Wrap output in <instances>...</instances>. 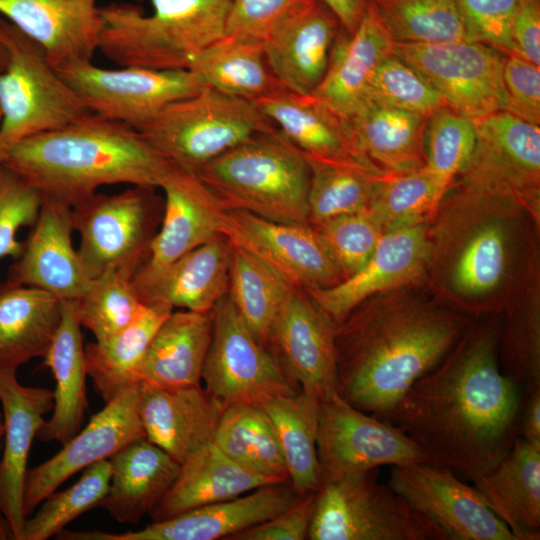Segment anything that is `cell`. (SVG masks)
Returning <instances> with one entry per match:
<instances>
[{"label":"cell","mask_w":540,"mask_h":540,"mask_svg":"<svg viewBox=\"0 0 540 540\" xmlns=\"http://www.w3.org/2000/svg\"><path fill=\"white\" fill-rule=\"evenodd\" d=\"M0 402L5 424L4 453L0 461V511L8 520L14 540H20L26 517L23 488L31 444L54 407V392L20 384L16 371L0 368Z\"/></svg>","instance_id":"484cf974"},{"label":"cell","mask_w":540,"mask_h":540,"mask_svg":"<svg viewBox=\"0 0 540 540\" xmlns=\"http://www.w3.org/2000/svg\"><path fill=\"white\" fill-rule=\"evenodd\" d=\"M540 66L517 53L505 55L503 83L508 112L535 125L540 124Z\"/></svg>","instance_id":"9f6ffc18"},{"label":"cell","mask_w":540,"mask_h":540,"mask_svg":"<svg viewBox=\"0 0 540 540\" xmlns=\"http://www.w3.org/2000/svg\"><path fill=\"white\" fill-rule=\"evenodd\" d=\"M5 424L3 419V414L0 412V440L4 436Z\"/></svg>","instance_id":"e7e4bbea"},{"label":"cell","mask_w":540,"mask_h":540,"mask_svg":"<svg viewBox=\"0 0 540 540\" xmlns=\"http://www.w3.org/2000/svg\"><path fill=\"white\" fill-rule=\"evenodd\" d=\"M393 53L419 72L464 117L477 120L507 110L505 53L471 41L394 43Z\"/></svg>","instance_id":"5bb4252c"},{"label":"cell","mask_w":540,"mask_h":540,"mask_svg":"<svg viewBox=\"0 0 540 540\" xmlns=\"http://www.w3.org/2000/svg\"><path fill=\"white\" fill-rule=\"evenodd\" d=\"M232 246L219 236L163 266L143 263L132 282L144 305L210 312L228 293Z\"/></svg>","instance_id":"603a6c76"},{"label":"cell","mask_w":540,"mask_h":540,"mask_svg":"<svg viewBox=\"0 0 540 540\" xmlns=\"http://www.w3.org/2000/svg\"><path fill=\"white\" fill-rule=\"evenodd\" d=\"M304 495L290 483L258 487L235 498L187 510L124 533L62 530L60 540H216L233 535L289 508Z\"/></svg>","instance_id":"ac0fdd59"},{"label":"cell","mask_w":540,"mask_h":540,"mask_svg":"<svg viewBox=\"0 0 540 540\" xmlns=\"http://www.w3.org/2000/svg\"><path fill=\"white\" fill-rule=\"evenodd\" d=\"M194 173L226 211L309 224V165L277 127L252 136Z\"/></svg>","instance_id":"8992f818"},{"label":"cell","mask_w":540,"mask_h":540,"mask_svg":"<svg viewBox=\"0 0 540 540\" xmlns=\"http://www.w3.org/2000/svg\"><path fill=\"white\" fill-rule=\"evenodd\" d=\"M473 481L516 540L540 539V442L516 437L506 456Z\"/></svg>","instance_id":"f546056e"},{"label":"cell","mask_w":540,"mask_h":540,"mask_svg":"<svg viewBox=\"0 0 540 540\" xmlns=\"http://www.w3.org/2000/svg\"><path fill=\"white\" fill-rule=\"evenodd\" d=\"M111 479V466L101 460L83 470L79 480L69 488L52 492L40 508L26 517L20 540H46L85 512L100 506Z\"/></svg>","instance_id":"7dc6e473"},{"label":"cell","mask_w":540,"mask_h":540,"mask_svg":"<svg viewBox=\"0 0 540 540\" xmlns=\"http://www.w3.org/2000/svg\"><path fill=\"white\" fill-rule=\"evenodd\" d=\"M211 339L202 371L205 389L223 407L260 404L295 389L277 359L247 326L228 294L211 310Z\"/></svg>","instance_id":"7c38bea8"},{"label":"cell","mask_w":540,"mask_h":540,"mask_svg":"<svg viewBox=\"0 0 540 540\" xmlns=\"http://www.w3.org/2000/svg\"><path fill=\"white\" fill-rule=\"evenodd\" d=\"M273 483L282 482L249 471L211 442L180 464L177 478L150 516L153 521L165 520Z\"/></svg>","instance_id":"e575fe53"},{"label":"cell","mask_w":540,"mask_h":540,"mask_svg":"<svg viewBox=\"0 0 540 540\" xmlns=\"http://www.w3.org/2000/svg\"><path fill=\"white\" fill-rule=\"evenodd\" d=\"M111 479L100 506L117 522L137 524L150 514L178 476L180 464L146 437L108 459Z\"/></svg>","instance_id":"1f68e13d"},{"label":"cell","mask_w":540,"mask_h":540,"mask_svg":"<svg viewBox=\"0 0 540 540\" xmlns=\"http://www.w3.org/2000/svg\"><path fill=\"white\" fill-rule=\"evenodd\" d=\"M0 15L38 43L55 69L92 61L104 25L98 0H0Z\"/></svg>","instance_id":"d4e9b609"},{"label":"cell","mask_w":540,"mask_h":540,"mask_svg":"<svg viewBox=\"0 0 540 540\" xmlns=\"http://www.w3.org/2000/svg\"><path fill=\"white\" fill-rule=\"evenodd\" d=\"M303 155L310 169L307 204L311 226L370 206L384 175L357 163Z\"/></svg>","instance_id":"7bdbcfd3"},{"label":"cell","mask_w":540,"mask_h":540,"mask_svg":"<svg viewBox=\"0 0 540 540\" xmlns=\"http://www.w3.org/2000/svg\"><path fill=\"white\" fill-rule=\"evenodd\" d=\"M514 53L540 66V2L520 0L512 24Z\"/></svg>","instance_id":"680465c9"},{"label":"cell","mask_w":540,"mask_h":540,"mask_svg":"<svg viewBox=\"0 0 540 540\" xmlns=\"http://www.w3.org/2000/svg\"><path fill=\"white\" fill-rule=\"evenodd\" d=\"M61 321V301L52 294L6 280L0 283V368L17 370L44 357Z\"/></svg>","instance_id":"d590c367"},{"label":"cell","mask_w":540,"mask_h":540,"mask_svg":"<svg viewBox=\"0 0 540 540\" xmlns=\"http://www.w3.org/2000/svg\"><path fill=\"white\" fill-rule=\"evenodd\" d=\"M378 468L323 482L316 491L310 540H447L388 484Z\"/></svg>","instance_id":"ba28073f"},{"label":"cell","mask_w":540,"mask_h":540,"mask_svg":"<svg viewBox=\"0 0 540 540\" xmlns=\"http://www.w3.org/2000/svg\"><path fill=\"white\" fill-rule=\"evenodd\" d=\"M150 2V15L128 2L100 6L98 50L120 67L188 69L199 52L224 36L230 0Z\"/></svg>","instance_id":"5b68a950"},{"label":"cell","mask_w":540,"mask_h":540,"mask_svg":"<svg viewBox=\"0 0 540 540\" xmlns=\"http://www.w3.org/2000/svg\"><path fill=\"white\" fill-rule=\"evenodd\" d=\"M139 394L140 382L107 402L58 453L27 469L23 488L25 517L75 473L109 459L128 443L146 437L139 417Z\"/></svg>","instance_id":"d6986e66"},{"label":"cell","mask_w":540,"mask_h":540,"mask_svg":"<svg viewBox=\"0 0 540 540\" xmlns=\"http://www.w3.org/2000/svg\"><path fill=\"white\" fill-rule=\"evenodd\" d=\"M254 102L304 154L357 163L377 172L361 152L350 120L315 95L282 87Z\"/></svg>","instance_id":"f1b7e54d"},{"label":"cell","mask_w":540,"mask_h":540,"mask_svg":"<svg viewBox=\"0 0 540 540\" xmlns=\"http://www.w3.org/2000/svg\"><path fill=\"white\" fill-rule=\"evenodd\" d=\"M367 4L394 43L467 41L455 0H367Z\"/></svg>","instance_id":"ee69618b"},{"label":"cell","mask_w":540,"mask_h":540,"mask_svg":"<svg viewBox=\"0 0 540 540\" xmlns=\"http://www.w3.org/2000/svg\"><path fill=\"white\" fill-rule=\"evenodd\" d=\"M366 102L423 116L447 105L443 96L419 72L394 53L375 69L366 90Z\"/></svg>","instance_id":"f907efd6"},{"label":"cell","mask_w":540,"mask_h":540,"mask_svg":"<svg viewBox=\"0 0 540 540\" xmlns=\"http://www.w3.org/2000/svg\"><path fill=\"white\" fill-rule=\"evenodd\" d=\"M443 194L424 166L409 173L382 176L368 208L387 232L429 222Z\"/></svg>","instance_id":"bcb514c9"},{"label":"cell","mask_w":540,"mask_h":540,"mask_svg":"<svg viewBox=\"0 0 540 540\" xmlns=\"http://www.w3.org/2000/svg\"><path fill=\"white\" fill-rule=\"evenodd\" d=\"M338 18L342 28L352 33L364 14L367 0H320Z\"/></svg>","instance_id":"94428289"},{"label":"cell","mask_w":540,"mask_h":540,"mask_svg":"<svg viewBox=\"0 0 540 540\" xmlns=\"http://www.w3.org/2000/svg\"><path fill=\"white\" fill-rule=\"evenodd\" d=\"M1 120H2V112H1V109H0V124H1Z\"/></svg>","instance_id":"03108f58"},{"label":"cell","mask_w":540,"mask_h":540,"mask_svg":"<svg viewBox=\"0 0 540 540\" xmlns=\"http://www.w3.org/2000/svg\"><path fill=\"white\" fill-rule=\"evenodd\" d=\"M467 41L480 42L505 54L514 52L512 24L520 0H455Z\"/></svg>","instance_id":"db71d44e"},{"label":"cell","mask_w":540,"mask_h":540,"mask_svg":"<svg viewBox=\"0 0 540 540\" xmlns=\"http://www.w3.org/2000/svg\"><path fill=\"white\" fill-rule=\"evenodd\" d=\"M276 126L252 100L206 85L164 107L138 131L171 164L195 172Z\"/></svg>","instance_id":"52a82bcc"},{"label":"cell","mask_w":540,"mask_h":540,"mask_svg":"<svg viewBox=\"0 0 540 540\" xmlns=\"http://www.w3.org/2000/svg\"><path fill=\"white\" fill-rule=\"evenodd\" d=\"M539 230L519 201L453 182L428 222L421 287L472 319L503 314L540 277Z\"/></svg>","instance_id":"7a4b0ae2"},{"label":"cell","mask_w":540,"mask_h":540,"mask_svg":"<svg viewBox=\"0 0 540 540\" xmlns=\"http://www.w3.org/2000/svg\"><path fill=\"white\" fill-rule=\"evenodd\" d=\"M502 314L473 320L450 352L399 401L392 424L430 463L474 480L510 451L522 388L499 363Z\"/></svg>","instance_id":"6da1fadb"},{"label":"cell","mask_w":540,"mask_h":540,"mask_svg":"<svg viewBox=\"0 0 540 540\" xmlns=\"http://www.w3.org/2000/svg\"><path fill=\"white\" fill-rule=\"evenodd\" d=\"M387 484L447 540H516L478 491L447 468L428 462L391 466Z\"/></svg>","instance_id":"e0dca14e"},{"label":"cell","mask_w":540,"mask_h":540,"mask_svg":"<svg viewBox=\"0 0 540 540\" xmlns=\"http://www.w3.org/2000/svg\"><path fill=\"white\" fill-rule=\"evenodd\" d=\"M315 500L316 492L306 494L284 511L233 535L229 540L307 539Z\"/></svg>","instance_id":"6f0895ef"},{"label":"cell","mask_w":540,"mask_h":540,"mask_svg":"<svg viewBox=\"0 0 540 540\" xmlns=\"http://www.w3.org/2000/svg\"><path fill=\"white\" fill-rule=\"evenodd\" d=\"M188 69L204 84L252 101L283 87L267 64L262 43L229 35L199 52Z\"/></svg>","instance_id":"ab89813d"},{"label":"cell","mask_w":540,"mask_h":540,"mask_svg":"<svg viewBox=\"0 0 540 540\" xmlns=\"http://www.w3.org/2000/svg\"><path fill=\"white\" fill-rule=\"evenodd\" d=\"M221 234L260 259L294 288L326 289L343 280L310 224L275 222L245 211H226Z\"/></svg>","instance_id":"2e32d148"},{"label":"cell","mask_w":540,"mask_h":540,"mask_svg":"<svg viewBox=\"0 0 540 540\" xmlns=\"http://www.w3.org/2000/svg\"><path fill=\"white\" fill-rule=\"evenodd\" d=\"M498 356L503 374L521 388L540 385V277L502 314Z\"/></svg>","instance_id":"f6af8a7d"},{"label":"cell","mask_w":540,"mask_h":540,"mask_svg":"<svg viewBox=\"0 0 540 540\" xmlns=\"http://www.w3.org/2000/svg\"><path fill=\"white\" fill-rule=\"evenodd\" d=\"M211 332V311L173 310L147 348L139 382L166 389L200 385Z\"/></svg>","instance_id":"836d02e7"},{"label":"cell","mask_w":540,"mask_h":540,"mask_svg":"<svg viewBox=\"0 0 540 540\" xmlns=\"http://www.w3.org/2000/svg\"><path fill=\"white\" fill-rule=\"evenodd\" d=\"M276 433L290 484L300 494L321 486L317 455L320 401L302 391L273 396L258 404Z\"/></svg>","instance_id":"74e56055"},{"label":"cell","mask_w":540,"mask_h":540,"mask_svg":"<svg viewBox=\"0 0 540 540\" xmlns=\"http://www.w3.org/2000/svg\"><path fill=\"white\" fill-rule=\"evenodd\" d=\"M473 152L454 182L523 204L540 221V127L506 110L475 120Z\"/></svg>","instance_id":"4fadbf2b"},{"label":"cell","mask_w":540,"mask_h":540,"mask_svg":"<svg viewBox=\"0 0 540 540\" xmlns=\"http://www.w3.org/2000/svg\"><path fill=\"white\" fill-rule=\"evenodd\" d=\"M339 268L343 280L361 269L385 230L369 208L313 226Z\"/></svg>","instance_id":"816d5d0a"},{"label":"cell","mask_w":540,"mask_h":540,"mask_svg":"<svg viewBox=\"0 0 540 540\" xmlns=\"http://www.w3.org/2000/svg\"><path fill=\"white\" fill-rule=\"evenodd\" d=\"M2 165L70 207L103 185L160 188L172 168L138 130L93 113L20 141Z\"/></svg>","instance_id":"277c9868"},{"label":"cell","mask_w":540,"mask_h":540,"mask_svg":"<svg viewBox=\"0 0 540 540\" xmlns=\"http://www.w3.org/2000/svg\"><path fill=\"white\" fill-rule=\"evenodd\" d=\"M56 380L51 418L38 430L41 441L64 445L81 429L88 408L84 345L77 315V300L61 301V321L43 357Z\"/></svg>","instance_id":"d6a6232c"},{"label":"cell","mask_w":540,"mask_h":540,"mask_svg":"<svg viewBox=\"0 0 540 540\" xmlns=\"http://www.w3.org/2000/svg\"><path fill=\"white\" fill-rule=\"evenodd\" d=\"M7 20L0 15V72L4 70L8 62V49L6 45Z\"/></svg>","instance_id":"6125c7cd"},{"label":"cell","mask_w":540,"mask_h":540,"mask_svg":"<svg viewBox=\"0 0 540 540\" xmlns=\"http://www.w3.org/2000/svg\"><path fill=\"white\" fill-rule=\"evenodd\" d=\"M133 273L111 269L90 280L77 300L80 325L103 341L127 327L143 309Z\"/></svg>","instance_id":"c3c4849f"},{"label":"cell","mask_w":540,"mask_h":540,"mask_svg":"<svg viewBox=\"0 0 540 540\" xmlns=\"http://www.w3.org/2000/svg\"><path fill=\"white\" fill-rule=\"evenodd\" d=\"M317 455L321 484L384 465L430 463L396 425L353 407L338 393L320 402Z\"/></svg>","instance_id":"9a60e30c"},{"label":"cell","mask_w":540,"mask_h":540,"mask_svg":"<svg viewBox=\"0 0 540 540\" xmlns=\"http://www.w3.org/2000/svg\"><path fill=\"white\" fill-rule=\"evenodd\" d=\"M8 62L0 72V156L20 141L91 113L42 47L7 21Z\"/></svg>","instance_id":"9c48e42d"},{"label":"cell","mask_w":540,"mask_h":540,"mask_svg":"<svg viewBox=\"0 0 540 540\" xmlns=\"http://www.w3.org/2000/svg\"><path fill=\"white\" fill-rule=\"evenodd\" d=\"M231 246L227 294L250 330L267 347L274 324L294 287L248 251Z\"/></svg>","instance_id":"b9f144b4"},{"label":"cell","mask_w":540,"mask_h":540,"mask_svg":"<svg viewBox=\"0 0 540 540\" xmlns=\"http://www.w3.org/2000/svg\"><path fill=\"white\" fill-rule=\"evenodd\" d=\"M477 137L475 120L442 106L426 117L423 129L425 167L445 192L466 166Z\"/></svg>","instance_id":"681fc988"},{"label":"cell","mask_w":540,"mask_h":540,"mask_svg":"<svg viewBox=\"0 0 540 540\" xmlns=\"http://www.w3.org/2000/svg\"><path fill=\"white\" fill-rule=\"evenodd\" d=\"M426 117L366 102L349 120L369 164L382 175H392L425 166L423 129Z\"/></svg>","instance_id":"8d00e7d4"},{"label":"cell","mask_w":540,"mask_h":540,"mask_svg":"<svg viewBox=\"0 0 540 540\" xmlns=\"http://www.w3.org/2000/svg\"><path fill=\"white\" fill-rule=\"evenodd\" d=\"M31 227L7 280L44 290L60 301L78 300L90 279L72 243V207L42 197Z\"/></svg>","instance_id":"7402d4cb"},{"label":"cell","mask_w":540,"mask_h":540,"mask_svg":"<svg viewBox=\"0 0 540 540\" xmlns=\"http://www.w3.org/2000/svg\"><path fill=\"white\" fill-rule=\"evenodd\" d=\"M154 189L96 192L72 207L74 230L80 235L77 251L90 280L111 269L134 274L148 259L156 224L163 217Z\"/></svg>","instance_id":"30bf717a"},{"label":"cell","mask_w":540,"mask_h":540,"mask_svg":"<svg viewBox=\"0 0 540 540\" xmlns=\"http://www.w3.org/2000/svg\"><path fill=\"white\" fill-rule=\"evenodd\" d=\"M2 162H3V157L0 156V165L2 164Z\"/></svg>","instance_id":"003e7915"},{"label":"cell","mask_w":540,"mask_h":540,"mask_svg":"<svg viewBox=\"0 0 540 540\" xmlns=\"http://www.w3.org/2000/svg\"><path fill=\"white\" fill-rule=\"evenodd\" d=\"M335 327L305 291L294 288L267 344L291 385L320 402L337 393Z\"/></svg>","instance_id":"ffe728a7"},{"label":"cell","mask_w":540,"mask_h":540,"mask_svg":"<svg viewBox=\"0 0 540 540\" xmlns=\"http://www.w3.org/2000/svg\"><path fill=\"white\" fill-rule=\"evenodd\" d=\"M517 437L540 442V385L522 387Z\"/></svg>","instance_id":"91938a15"},{"label":"cell","mask_w":540,"mask_h":540,"mask_svg":"<svg viewBox=\"0 0 540 540\" xmlns=\"http://www.w3.org/2000/svg\"><path fill=\"white\" fill-rule=\"evenodd\" d=\"M87 109L139 130L168 104L193 96L206 84L191 70L126 66L105 69L93 61L56 69Z\"/></svg>","instance_id":"8fae6325"},{"label":"cell","mask_w":540,"mask_h":540,"mask_svg":"<svg viewBox=\"0 0 540 540\" xmlns=\"http://www.w3.org/2000/svg\"><path fill=\"white\" fill-rule=\"evenodd\" d=\"M393 46L366 4L354 32L340 28L325 76L312 94L349 119L365 104L371 76L379 63L393 53Z\"/></svg>","instance_id":"4dcf8cb0"},{"label":"cell","mask_w":540,"mask_h":540,"mask_svg":"<svg viewBox=\"0 0 540 540\" xmlns=\"http://www.w3.org/2000/svg\"><path fill=\"white\" fill-rule=\"evenodd\" d=\"M213 442L249 471L290 483L274 428L258 404L235 403L224 407Z\"/></svg>","instance_id":"60d3db41"},{"label":"cell","mask_w":540,"mask_h":540,"mask_svg":"<svg viewBox=\"0 0 540 540\" xmlns=\"http://www.w3.org/2000/svg\"><path fill=\"white\" fill-rule=\"evenodd\" d=\"M165 194L161 226L145 264L163 266L219 237L226 214L196 173L172 164L160 187Z\"/></svg>","instance_id":"83f0119b"},{"label":"cell","mask_w":540,"mask_h":540,"mask_svg":"<svg viewBox=\"0 0 540 540\" xmlns=\"http://www.w3.org/2000/svg\"><path fill=\"white\" fill-rule=\"evenodd\" d=\"M223 409L201 384L166 389L140 382L139 417L145 436L179 464L213 442Z\"/></svg>","instance_id":"4316f807"},{"label":"cell","mask_w":540,"mask_h":540,"mask_svg":"<svg viewBox=\"0 0 540 540\" xmlns=\"http://www.w3.org/2000/svg\"><path fill=\"white\" fill-rule=\"evenodd\" d=\"M0 539H13L14 535L8 520L0 511Z\"/></svg>","instance_id":"be15d7a7"},{"label":"cell","mask_w":540,"mask_h":540,"mask_svg":"<svg viewBox=\"0 0 540 540\" xmlns=\"http://www.w3.org/2000/svg\"><path fill=\"white\" fill-rule=\"evenodd\" d=\"M341 24L320 0H308L262 42L267 64L280 84L312 94L323 80Z\"/></svg>","instance_id":"cb8c5ba5"},{"label":"cell","mask_w":540,"mask_h":540,"mask_svg":"<svg viewBox=\"0 0 540 540\" xmlns=\"http://www.w3.org/2000/svg\"><path fill=\"white\" fill-rule=\"evenodd\" d=\"M42 204L41 193L19 175L0 165V259H16L23 247L17 232L32 226Z\"/></svg>","instance_id":"f5cc1de1"},{"label":"cell","mask_w":540,"mask_h":540,"mask_svg":"<svg viewBox=\"0 0 540 540\" xmlns=\"http://www.w3.org/2000/svg\"><path fill=\"white\" fill-rule=\"evenodd\" d=\"M172 311L163 305H144L127 327L108 339L90 342L84 347L88 376L106 403L139 383L138 372L147 348Z\"/></svg>","instance_id":"f35d334b"},{"label":"cell","mask_w":540,"mask_h":540,"mask_svg":"<svg viewBox=\"0 0 540 540\" xmlns=\"http://www.w3.org/2000/svg\"><path fill=\"white\" fill-rule=\"evenodd\" d=\"M417 288L375 294L335 327L337 393L390 423L408 389L450 352L473 321Z\"/></svg>","instance_id":"3957f363"},{"label":"cell","mask_w":540,"mask_h":540,"mask_svg":"<svg viewBox=\"0 0 540 540\" xmlns=\"http://www.w3.org/2000/svg\"><path fill=\"white\" fill-rule=\"evenodd\" d=\"M428 222L383 234L364 266L337 285L306 290L335 325L367 298L390 290L421 287L427 251Z\"/></svg>","instance_id":"44dd1931"},{"label":"cell","mask_w":540,"mask_h":540,"mask_svg":"<svg viewBox=\"0 0 540 540\" xmlns=\"http://www.w3.org/2000/svg\"><path fill=\"white\" fill-rule=\"evenodd\" d=\"M308 0H230L224 35L262 43L292 11Z\"/></svg>","instance_id":"11a10c76"}]
</instances>
